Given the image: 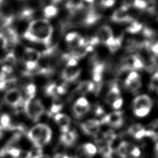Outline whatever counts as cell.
Wrapping results in <instances>:
<instances>
[{"instance_id": "obj_1", "label": "cell", "mask_w": 158, "mask_h": 158, "mask_svg": "<svg viewBox=\"0 0 158 158\" xmlns=\"http://www.w3.org/2000/svg\"><path fill=\"white\" fill-rule=\"evenodd\" d=\"M52 32V27L48 20L36 19L30 23L24 33V37L28 41L48 46Z\"/></svg>"}, {"instance_id": "obj_2", "label": "cell", "mask_w": 158, "mask_h": 158, "mask_svg": "<svg viewBox=\"0 0 158 158\" xmlns=\"http://www.w3.org/2000/svg\"><path fill=\"white\" fill-rule=\"evenodd\" d=\"M52 131L46 123L38 122L31 127L28 132V138L31 143L38 148L47 145L51 141Z\"/></svg>"}, {"instance_id": "obj_3", "label": "cell", "mask_w": 158, "mask_h": 158, "mask_svg": "<svg viewBox=\"0 0 158 158\" xmlns=\"http://www.w3.org/2000/svg\"><path fill=\"white\" fill-rule=\"evenodd\" d=\"M44 110L43 102L35 96H29L24 102V112L31 120H38L43 115Z\"/></svg>"}, {"instance_id": "obj_4", "label": "cell", "mask_w": 158, "mask_h": 158, "mask_svg": "<svg viewBox=\"0 0 158 158\" xmlns=\"http://www.w3.org/2000/svg\"><path fill=\"white\" fill-rule=\"evenodd\" d=\"M4 101L5 103L12 107H18L23 102V98L22 92L16 88L8 89L4 96Z\"/></svg>"}, {"instance_id": "obj_5", "label": "cell", "mask_w": 158, "mask_h": 158, "mask_svg": "<svg viewBox=\"0 0 158 158\" xmlns=\"http://www.w3.org/2000/svg\"><path fill=\"white\" fill-rule=\"evenodd\" d=\"M41 54L35 49L27 48L25 50L23 59L28 70H34L36 68Z\"/></svg>"}, {"instance_id": "obj_6", "label": "cell", "mask_w": 158, "mask_h": 158, "mask_svg": "<svg viewBox=\"0 0 158 158\" xmlns=\"http://www.w3.org/2000/svg\"><path fill=\"white\" fill-rule=\"evenodd\" d=\"M98 40L102 43L109 47L113 44L115 38L113 36L111 28L107 25H104L98 29Z\"/></svg>"}, {"instance_id": "obj_7", "label": "cell", "mask_w": 158, "mask_h": 158, "mask_svg": "<svg viewBox=\"0 0 158 158\" xmlns=\"http://www.w3.org/2000/svg\"><path fill=\"white\" fill-rule=\"evenodd\" d=\"M123 122L122 112L120 111H115L103 117L100 121L101 123H107L114 128L120 127Z\"/></svg>"}, {"instance_id": "obj_8", "label": "cell", "mask_w": 158, "mask_h": 158, "mask_svg": "<svg viewBox=\"0 0 158 158\" xmlns=\"http://www.w3.org/2000/svg\"><path fill=\"white\" fill-rule=\"evenodd\" d=\"M100 125L101 123L98 120L89 119L81 124V128L85 134L94 136L99 132Z\"/></svg>"}, {"instance_id": "obj_9", "label": "cell", "mask_w": 158, "mask_h": 158, "mask_svg": "<svg viewBox=\"0 0 158 158\" xmlns=\"http://www.w3.org/2000/svg\"><path fill=\"white\" fill-rule=\"evenodd\" d=\"M65 40L67 44L74 49L83 46L85 44L84 39L79 34L75 32L67 34L65 37Z\"/></svg>"}, {"instance_id": "obj_10", "label": "cell", "mask_w": 158, "mask_h": 158, "mask_svg": "<svg viewBox=\"0 0 158 158\" xmlns=\"http://www.w3.org/2000/svg\"><path fill=\"white\" fill-rule=\"evenodd\" d=\"M125 85L132 91L138 89L141 85V78L138 73L136 72H131L125 80Z\"/></svg>"}, {"instance_id": "obj_11", "label": "cell", "mask_w": 158, "mask_h": 158, "mask_svg": "<svg viewBox=\"0 0 158 158\" xmlns=\"http://www.w3.org/2000/svg\"><path fill=\"white\" fill-rule=\"evenodd\" d=\"M81 72V70L77 65H67L62 73V78L68 81L75 80Z\"/></svg>"}, {"instance_id": "obj_12", "label": "cell", "mask_w": 158, "mask_h": 158, "mask_svg": "<svg viewBox=\"0 0 158 158\" xmlns=\"http://www.w3.org/2000/svg\"><path fill=\"white\" fill-rule=\"evenodd\" d=\"M133 109H138L141 108L151 109L152 106V101L151 99L146 94L138 96L133 100Z\"/></svg>"}, {"instance_id": "obj_13", "label": "cell", "mask_w": 158, "mask_h": 158, "mask_svg": "<svg viewBox=\"0 0 158 158\" xmlns=\"http://www.w3.org/2000/svg\"><path fill=\"white\" fill-rule=\"evenodd\" d=\"M57 124L60 127L63 133L69 131V126L71 122L70 118L65 114L57 113L54 117Z\"/></svg>"}, {"instance_id": "obj_14", "label": "cell", "mask_w": 158, "mask_h": 158, "mask_svg": "<svg viewBox=\"0 0 158 158\" xmlns=\"http://www.w3.org/2000/svg\"><path fill=\"white\" fill-rule=\"evenodd\" d=\"M112 19L114 21L118 22H128L130 21L131 19L128 13L127 8L125 6H122L115 10Z\"/></svg>"}, {"instance_id": "obj_15", "label": "cell", "mask_w": 158, "mask_h": 158, "mask_svg": "<svg viewBox=\"0 0 158 158\" xmlns=\"http://www.w3.org/2000/svg\"><path fill=\"white\" fill-rule=\"evenodd\" d=\"M119 98H120V90L117 85H114L107 93L106 101L108 104L111 105L115 101H116Z\"/></svg>"}, {"instance_id": "obj_16", "label": "cell", "mask_w": 158, "mask_h": 158, "mask_svg": "<svg viewBox=\"0 0 158 158\" xmlns=\"http://www.w3.org/2000/svg\"><path fill=\"white\" fill-rule=\"evenodd\" d=\"M77 139V133L73 131L64 133L61 136L62 142L66 146H72Z\"/></svg>"}, {"instance_id": "obj_17", "label": "cell", "mask_w": 158, "mask_h": 158, "mask_svg": "<svg viewBox=\"0 0 158 158\" xmlns=\"http://www.w3.org/2000/svg\"><path fill=\"white\" fill-rule=\"evenodd\" d=\"M131 146L132 145L130 143L126 141H122L120 143L117 148L118 155L122 158H127Z\"/></svg>"}, {"instance_id": "obj_18", "label": "cell", "mask_w": 158, "mask_h": 158, "mask_svg": "<svg viewBox=\"0 0 158 158\" xmlns=\"http://www.w3.org/2000/svg\"><path fill=\"white\" fill-rule=\"evenodd\" d=\"M89 109H90V105L84 106L78 105L75 103L73 106V110L75 113V115L78 118L85 115L89 110Z\"/></svg>"}, {"instance_id": "obj_19", "label": "cell", "mask_w": 158, "mask_h": 158, "mask_svg": "<svg viewBox=\"0 0 158 158\" xmlns=\"http://www.w3.org/2000/svg\"><path fill=\"white\" fill-rule=\"evenodd\" d=\"M94 88V85L91 81H85L80 83L78 86V90L81 93H86L91 91Z\"/></svg>"}, {"instance_id": "obj_20", "label": "cell", "mask_w": 158, "mask_h": 158, "mask_svg": "<svg viewBox=\"0 0 158 158\" xmlns=\"http://www.w3.org/2000/svg\"><path fill=\"white\" fill-rule=\"evenodd\" d=\"M82 150L83 152L88 156H93L97 152L96 147L94 144L89 143L85 144L82 147Z\"/></svg>"}, {"instance_id": "obj_21", "label": "cell", "mask_w": 158, "mask_h": 158, "mask_svg": "<svg viewBox=\"0 0 158 158\" xmlns=\"http://www.w3.org/2000/svg\"><path fill=\"white\" fill-rule=\"evenodd\" d=\"M100 152L104 158H111L113 153L112 148L110 144L106 143L100 148Z\"/></svg>"}, {"instance_id": "obj_22", "label": "cell", "mask_w": 158, "mask_h": 158, "mask_svg": "<svg viewBox=\"0 0 158 158\" xmlns=\"http://www.w3.org/2000/svg\"><path fill=\"white\" fill-rule=\"evenodd\" d=\"M44 15L47 18H51L57 14V9L53 5L46 6L43 10Z\"/></svg>"}, {"instance_id": "obj_23", "label": "cell", "mask_w": 158, "mask_h": 158, "mask_svg": "<svg viewBox=\"0 0 158 158\" xmlns=\"http://www.w3.org/2000/svg\"><path fill=\"white\" fill-rule=\"evenodd\" d=\"M102 69H103V66L102 65H98L94 67V69L93 70V77L95 81H98L101 80V76H102Z\"/></svg>"}, {"instance_id": "obj_24", "label": "cell", "mask_w": 158, "mask_h": 158, "mask_svg": "<svg viewBox=\"0 0 158 158\" xmlns=\"http://www.w3.org/2000/svg\"><path fill=\"white\" fill-rule=\"evenodd\" d=\"M144 127L139 123H135L133 124L128 129V132L130 135L134 136L138 132H139L141 130H142Z\"/></svg>"}, {"instance_id": "obj_25", "label": "cell", "mask_w": 158, "mask_h": 158, "mask_svg": "<svg viewBox=\"0 0 158 158\" xmlns=\"http://www.w3.org/2000/svg\"><path fill=\"white\" fill-rule=\"evenodd\" d=\"M142 28V26L141 24L138 23L137 22H133L128 28H127V31L132 33H135L139 31Z\"/></svg>"}, {"instance_id": "obj_26", "label": "cell", "mask_w": 158, "mask_h": 158, "mask_svg": "<svg viewBox=\"0 0 158 158\" xmlns=\"http://www.w3.org/2000/svg\"><path fill=\"white\" fill-rule=\"evenodd\" d=\"M150 87L152 89L158 90V72H156L152 76L150 81Z\"/></svg>"}, {"instance_id": "obj_27", "label": "cell", "mask_w": 158, "mask_h": 158, "mask_svg": "<svg viewBox=\"0 0 158 158\" xmlns=\"http://www.w3.org/2000/svg\"><path fill=\"white\" fill-rule=\"evenodd\" d=\"M151 110V109L148 108H141L138 109H134V114L136 116L142 117L147 115Z\"/></svg>"}, {"instance_id": "obj_28", "label": "cell", "mask_w": 158, "mask_h": 158, "mask_svg": "<svg viewBox=\"0 0 158 158\" xmlns=\"http://www.w3.org/2000/svg\"><path fill=\"white\" fill-rule=\"evenodd\" d=\"M141 154V151L139 150V149L136 146H131L130 152H129V155H130L131 156L136 158L138 157Z\"/></svg>"}, {"instance_id": "obj_29", "label": "cell", "mask_w": 158, "mask_h": 158, "mask_svg": "<svg viewBox=\"0 0 158 158\" xmlns=\"http://www.w3.org/2000/svg\"><path fill=\"white\" fill-rule=\"evenodd\" d=\"M47 93L49 95H56L57 93V86L56 84H51L47 88Z\"/></svg>"}, {"instance_id": "obj_30", "label": "cell", "mask_w": 158, "mask_h": 158, "mask_svg": "<svg viewBox=\"0 0 158 158\" xmlns=\"http://www.w3.org/2000/svg\"><path fill=\"white\" fill-rule=\"evenodd\" d=\"M26 93L27 94L29 95V96H35V93L36 91V88L33 84H30L26 87Z\"/></svg>"}, {"instance_id": "obj_31", "label": "cell", "mask_w": 158, "mask_h": 158, "mask_svg": "<svg viewBox=\"0 0 158 158\" xmlns=\"http://www.w3.org/2000/svg\"><path fill=\"white\" fill-rule=\"evenodd\" d=\"M122 104H123V99L122 98L120 97L118 99H117L116 101H115L112 104L111 106H112V107L114 109H119L122 106Z\"/></svg>"}, {"instance_id": "obj_32", "label": "cell", "mask_w": 158, "mask_h": 158, "mask_svg": "<svg viewBox=\"0 0 158 158\" xmlns=\"http://www.w3.org/2000/svg\"><path fill=\"white\" fill-rule=\"evenodd\" d=\"M7 85V80L6 77L2 73H0V91L4 89Z\"/></svg>"}, {"instance_id": "obj_33", "label": "cell", "mask_w": 158, "mask_h": 158, "mask_svg": "<svg viewBox=\"0 0 158 158\" xmlns=\"http://www.w3.org/2000/svg\"><path fill=\"white\" fill-rule=\"evenodd\" d=\"M2 72L1 73L6 77V75H8V74H10L12 73V68L9 66V65H4V67H2Z\"/></svg>"}, {"instance_id": "obj_34", "label": "cell", "mask_w": 158, "mask_h": 158, "mask_svg": "<svg viewBox=\"0 0 158 158\" xmlns=\"http://www.w3.org/2000/svg\"><path fill=\"white\" fill-rule=\"evenodd\" d=\"M76 104H78V105H81V106H88V105H90L89 102L87 101V99L83 97H81V98H80L78 99L77 100V101L75 102Z\"/></svg>"}, {"instance_id": "obj_35", "label": "cell", "mask_w": 158, "mask_h": 158, "mask_svg": "<svg viewBox=\"0 0 158 158\" xmlns=\"http://www.w3.org/2000/svg\"><path fill=\"white\" fill-rule=\"evenodd\" d=\"M115 2V0H101V4L106 7L112 6Z\"/></svg>"}, {"instance_id": "obj_36", "label": "cell", "mask_w": 158, "mask_h": 158, "mask_svg": "<svg viewBox=\"0 0 158 158\" xmlns=\"http://www.w3.org/2000/svg\"><path fill=\"white\" fill-rule=\"evenodd\" d=\"M146 129L143 128L142 130H141L139 132H138L133 137L137 139H140L145 136L146 135Z\"/></svg>"}, {"instance_id": "obj_37", "label": "cell", "mask_w": 158, "mask_h": 158, "mask_svg": "<svg viewBox=\"0 0 158 158\" xmlns=\"http://www.w3.org/2000/svg\"><path fill=\"white\" fill-rule=\"evenodd\" d=\"M151 51L154 55L158 56V44H155L152 45L151 47Z\"/></svg>"}, {"instance_id": "obj_38", "label": "cell", "mask_w": 158, "mask_h": 158, "mask_svg": "<svg viewBox=\"0 0 158 158\" xmlns=\"http://www.w3.org/2000/svg\"><path fill=\"white\" fill-rule=\"evenodd\" d=\"M153 127H154V130H152L153 131H154L156 132V133L158 135V120H156L154 124H153Z\"/></svg>"}, {"instance_id": "obj_39", "label": "cell", "mask_w": 158, "mask_h": 158, "mask_svg": "<svg viewBox=\"0 0 158 158\" xmlns=\"http://www.w3.org/2000/svg\"><path fill=\"white\" fill-rule=\"evenodd\" d=\"M4 129H3V128L0 125V139L2 138V137L4 136Z\"/></svg>"}, {"instance_id": "obj_40", "label": "cell", "mask_w": 158, "mask_h": 158, "mask_svg": "<svg viewBox=\"0 0 158 158\" xmlns=\"http://www.w3.org/2000/svg\"><path fill=\"white\" fill-rule=\"evenodd\" d=\"M155 149L156 151V152L158 153V142L156 143V146H155Z\"/></svg>"}, {"instance_id": "obj_41", "label": "cell", "mask_w": 158, "mask_h": 158, "mask_svg": "<svg viewBox=\"0 0 158 158\" xmlns=\"http://www.w3.org/2000/svg\"><path fill=\"white\" fill-rule=\"evenodd\" d=\"M62 158H70V157H69L68 156H67V155H63V157H62Z\"/></svg>"}, {"instance_id": "obj_42", "label": "cell", "mask_w": 158, "mask_h": 158, "mask_svg": "<svg viewBox=\"0 0 158 158\" xmlns=\"http://www.w3.org/2000/svg\"><path fill=\"white\" fill-rule=\"evenodd\" d=\"M51 1H53V2H57V1H59V0H51Z\"/></svg>"}, {"instance_id": "obj_43", "label": "cell", "mask_w": 158, "mask_h": 158, "mask_svg": "<svg viewBox=\"0 0 158 158\" xmlns=\"http://www.w3.org/2000/svg\"><path fill=\"white\" fill-rule=\"evenodd\" d=\"M2 1V0H0V3H1Z\"/></svg>"}, {"instance_id": "obj_44", "label": "cell", "mask_w": 158, "mask_h": 158, "mask_svg": "<svg viewBox=\"0 0 158 158\" xmlns=\"http://www.w3.org/2000/svg\"><path fill=\"white\" fill-rule=\"evenodd\" d=\"M157 91H158V90H157Z\"/></svg>"}]
</instances>
